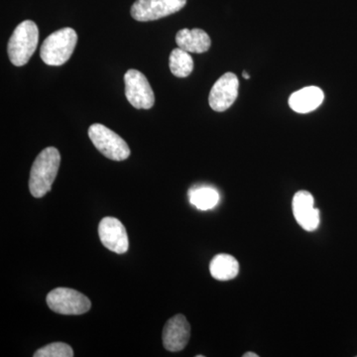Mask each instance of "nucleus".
I'll return each mask as SVG.
<instances>
[{
    "mask_svg": "<svg viewBox=\"0 0 357 357\" xmlns=\"http://www.w3.org/2000/svg\"><path fill=\"white\" fill-rule=\"evenodd\" d=\"M190 203L199 211H208L215 208L220 202L217 190L208 185L195 187L189 192Z\"/></svg>",
    "mask_w": 357,
    "mask_h": 357,
    "instance_id": "2eb2a0df",
    "label": "nucleus"
},
{
    "mask_svg": "<svg viewBox=\"0 0 357 357\" xmlns=\"http://www.w3.org/2000/svg\"><path fill=\"white\" fill-rule=\"evenodd\" d=\"M98 236L105 248L112 252L123 255L128 250V232L121 220L117 218L110 217L102 218L98 225Z\"/></svg>",
    "mask_w": 357,
    "mask_h": 357,
    "instance_id": "1a4fd4ad",
    "label": "nucleus"
},
{
    "mask_svg": "<svg viewBox=\"0 0 357 357\" xmlns=\"http://www.w3.org/2000/svg\"><path fill=\"white\" fill-rule=\"evenodd\" d=\"M176 43L178 48L189 52V53L202 54L208 51L211 41L210 36L204 30L195 29L180 30L176 35Z\"/></svg>",
    "mask_w": 357,
    "mask_h": 357,
    "instance_id": "ddd939ff",
    "label": "nucleus"
},
{
    "mask_svg": "<svg viewBox=\"0 0 357 357\" xmlns=\"http://www.w3.org/2000/svg\"><path fill=\"white\" fill-rule=\"evenodd\" d=\"M60 164L61 155L57 148L47 147L37 156L29 178V190L34 198H42L51 191Z\"/></svg>",
    "mask_w": 357,
    "mask_h": 357,
    "instance_id": "f257e3e1",
    "label": "nucleus"
},
{
    "mask_svg": "<svg viewBox=\"0 0 357 357\" xmlns=\"http://www.w3.org/2000/svg\"><path fill=\"white\" fill-rule=\"evenodd\" d=\"M292 206L294 217L302 229L307 231H314L318 229L321 217L318 208H314V199L311 192H296Z\"/></svg>",
    "mask_w": 357,
    "mask_h": 357,
    "instance_id": "9d476101",
    "label": "nucleus"
},
{
    "mask_svg": "<svg viewBox=\"0 0 357 357\" xmlns=\"http://www.w3.org/2000/svg\"><path fill=\"white\" fill-rule=\"evenodd\" d=\"M89 136L96 149L107 158L123 161L130 155V149L123 138L102 124H93L89 128Z\"/></svg>",
    "mask_w": 357,
    "mask_h": 357,
    "instance_id": "20e7f679",
    "label": "nucleus"
},
{
    "mask_svg": "<svg viewBox=\"0 0 357 357\" xmlns=\"http://www.w3.org/2000/svg\"><path fill=\"white\" fill-rule=\"evenodd\" d=\"M187 0H136L131 7V16L140 22L158 20L178 13Z\"/></svg>",
    "mask_w": 357,
    "mask_h": 357,
    "instance_id": "0eeeda50",
    "label": "nucleus"
},
{
    "mask_svg": "<svg viewBox=\"0 0 357 357\" xmlns=\"http://www.w3.org/2000/svg\"><path fill=\"white\" fill-rule=\"evenodd\" d=\"M77 35L73 28L66 27L49 35L40 50L45 64L62 66L70 60L77 46Z\"/></svg>",
    "mask_w": 357,
    "mask_h": 357,
    "instance_id": "7ed1b4c3",
    "label": "nucleus"
},
{
    "mask_svg": "<svg viewBox=\"0 0 357 357\" xmlns=\"http://www.w3.org/2000/svg\"><path fill=\"white\" fill-rule=\"evenodd\" d=\"M126 96L129 103L137 109H150L155 103L153 89L147 77L137 70H128L124 75Z\"/></svg>",
    "mask_w": 357,
    "mask_h": 357,
    "instance_id": "423d86ee",
    "label": "nucleus"
},
{
    "mask_svg": "<svg viewBox=\"0 0 357 357\" xmlns=\"http://www.w3.org/2000/svg\"><path fill=\"white\" fill-rule=\"evenodd\" d=\"M46 301L52 311L67 316L83 314L91 307L86 296L70 288L54 289L47 296Z\"/></svg>",
    "mask_w": 357,
    "mask_h": 357,
    "instance_id": "39448f33",
    "label": "nucleus"
},
{
    "mask_svg": "<svg viewBox=\"0 0 357 357\" xmlns=\"http://www.w3.org/2000/svg\"><path fill=\"white\" fill-rule=\"evenodd\" d=\"M74 351L69 344L64 342H54L38 349L34 357H73Z\"/></svg>",
    "mask_w": 357,
    "mask_h": 357,
    "instance_id": "f3484780",
    "label": "nucleus"
},
{
    "mask_svg": "<svg viewBox=\"0 0 357 357\" xmlns=\"http://www.w3.org/2000/svg\"><path fill=\"white\" fill-rule=\"evenodd\" d=\"M210 272L218 281L232 280L238 275V261L229 255H215L210 263Z\"/></svg>",
    "mask_w": 357,
    "mask_h": 357,
    "instance_id": "4468645a",
    "label": "nucleus"
},
{
    "mask_svg": "<svg viewBox=\"0 0 357 357\" xmlns=\"http://www.w3.org/2000/svg\"><path fill=\"white\" fill-rule=\"evenodd\" d=\"M191 335V326L183 314H176L169 319L164 326L162 340L167 351L177 352L183 351L188 344Z\"/></svg>",
    "mask_w": 357,
    "mask_h": 357,
    "instance_id": "9b49d317",
    "label": "nucleus"
},
{
    "mask_svg": "<svg viewBox=\"0 0 357 357\" xmlns=\"http://www.w3.org/2000/svg\"><path fill=\"white\" fill-rule=\"evenodd\" d=\"M238 79L234 73H225L215 82L211 89L208 102L215 112L229 109L238 96Z\"/></svg>",
    "mask_w": 357,
    "mask_h": 357,
    "instance_id": "6e6552de",
    "label": "nucleus"
},
{
    "mask_svg": "<svg viewBox=\"0 0 357 357\" xmlns=\"http://www.w3.org/2000/svg\"><path fill=\"white\" fill-rule=\"evenodd\" d=\"M259 356H258L257 354H255V352H246V354H243V357H258Z\"/></svg>",
    "mask_w": 357,
    "mask_h": 357,
    "instance_id": "a211bd4d",
    "label": "nucleus"
},
{
    "mask_svg": "<svg viewBox=\"0 0 357 357\" xmlns=\"http://www.w3.org/2000/svg\"><path fill=\"white\" fill-rule=\"evenodd\" d=\"M243 76L244 79H250V76H249L248 72H243Z\"/></svg>",
    "mask_w": 357,
    "mask_h": 357,
    "instance_id": "6ab92c4d",
    "label": "nucleus"
},
{
    "mask_svg": "<svg viewBox=\"0 0 357 357\" xmlns=\"http://www.w3.org/2000/svg\"><path fill=\"white\" fill-rule=\"evenodd\" d=\"M38 41L39 30L36 23L31 20L21 22L14 30L7 46L10 62L16 67L27 64L36 51Z\"/></svg>",
    "mask_w": 357,
    "mask_h": 357,
    "instance_id": "f03ea898",
    "label": "nucleus"
},
{
    "mask_svg": "<svg viewBox=\"0 0 357 357\" xmlns=\"http://www.w3.org/2000/svg\"><path fill=\"white\" fill-rule=\"evenodd\" d=\"M171 72L175 77H185L190 76L194 70V61L189 52L183 49H174L169 59Z\"/></svg>",
    "mask_w": 357,
    "mask_h": 357,
    "instance_id": "dca6fc26",
    "label": "nucleus"
},
{
    "mask_svg": "<svg viewBox=\"0 0 357 357\" xmlns=\"http://www.w3.org/2000/svg\"><path fill=\"white\" fill-rule=\"evenodd\" d=\"M325 95L318 86H307L291 95L289 105L298 114H309L318 109L324 102Z\"/></svg>",
    "mask_w": 357,
    "mask_h": 357,
    "instance_id": "f8f14e48",
    "label": "nucleus"
}]
</instances>
